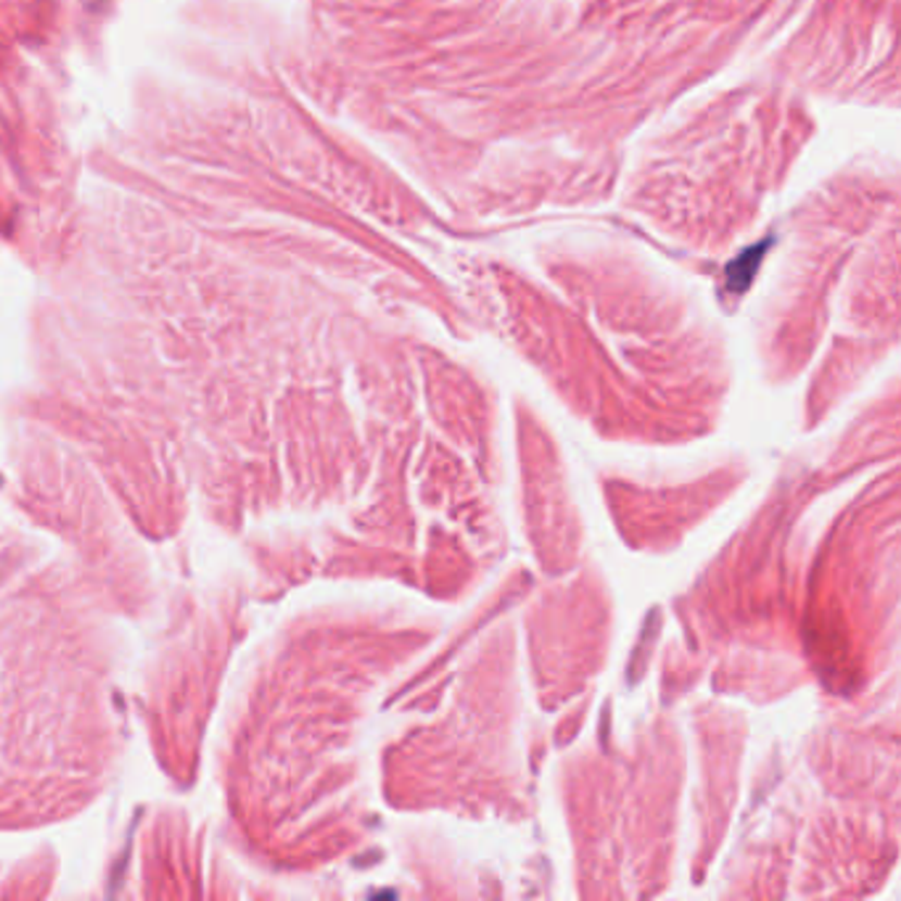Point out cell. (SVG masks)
<instances>
[{
	"mask_svg": "<svg viewBox=\"0 0 901 901\" xmlns=\"http://www.w3.org/2000/svg\"><path fill=\"white\" fill-rule=\"evenodd\" d=\"M764 249H766V243H761V246H757V249H748L746 254H740V257L727 267L729 291H743L748 283H751V278H753V272H757Z\"/></svg>",
	"mask_w": 901,
	"mask_h": 901,
	"instance_id": "1",
	"label": "cell"
}]
</instances>
